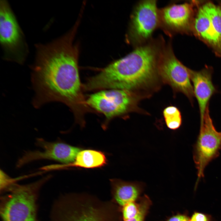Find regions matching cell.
<instances>
[{
	"mask_svg": "<svg viewBox=\"0 0 221 221\" xmlns=\"http://www.w3.org/2000/svg\"><path fill=\"white\" fill-rule=\"evenodd\" d=\"M72 31L46 44L36 45L33 80L37 92L35 105L58 101L68 106L76 122L85 125L84 116L91 110L83 93L79 78V50L73 41Z\"/></svg>",
	"mask_w": 221,
	"mask_h": 221,
	"instance_id": "obj_1",
	"label": "cell"
},
{
	"mask_svg": "<svg viewBox=\"0 0 221 221\" xmlns=\"http://www.w3.org/2000/svg\"><path fill=\"white\" fill-rule=\"evenodd\" d=\"M165 44L162 37H159L135 48L89 78L85 83L86 88L89 91L125 90L141 99L150 97L159 89L162 82L158 64Z\"/></svg>",
	"mask_w": 221,
	"mask_h": 221,
	"instance_id": "obj_2",
	"label": "cell"
},
{
	"mask_svg": "<svg viewBox=\"0 0 221 221\" xmlns=\"http://www.w3.org/2000/svg\"><path fill=\"white\" fill-rule=\"evenodd\" d=\"M50 221H123L120 207L92 194H61L53 202Z\"/></svg>",
	"mask_w": 221,
	"mask_h": 221,
	"instance_id": "obj_3",
	"label": "cell"
},
{
	"mask_svg": "<svg viewBox=\"0 0 221 221\" xmlns=\"http://www.w3.org/2000/svg\"><path fill=\"white\" fill-rule=\"evenodd\" d=\"M51 176L48 175L27 184L16 183L1 194L2 221H39L37 201L41 189Z\"/></svg>",
	"mask_w": 221,
	"mask_h": 221,
	"instance_id": "obj_4",
	"label": "cell"
},
{
	"mask_svg": "<svg viewBox=\"0 0 221 221\" xmlns=\"http://www.w3.org/2000/svg\"><path fill=\"white\" fill-rule=\"evenodd\" d=\"M140 99L129 91L111 89L101 90L91 95L86 103L89 107L105 116L104 128L110 120L116 117L134 112H142L138 105Z\"/></svg>",
	"mask_w": 221,
	"mask_h": 221,
	"instance_id": "obj_5",
	"label": "cell"
},
{
	"mask_svg": "<svg viewBox=\"0 0 221 221\" xmlns=\"http://www.w3.org/2000/svg\"><path fill=\"white\" fill-rule=\"evenodd\" d=\"M0 41L6 60L23 63L28 52L27 44L9 3L4 0L0 2Z\"/></svg>",
	"mask_w": 221,
	"mask_h": 221,
	"instance_id": "obj_6",
	"label": "cell"
},
{
	"mask_svg": "<svg viewBox=\"0 0 221 221\" xmlns=\"http://www.w3.org/2000/svg\"><path fill=\"white\" fill-rule=\"evenodd\" d=\"M158 10L156 0H143L135 6L131 14L126 40L135 48L151 40L159 25Z\"/></svg>",
	"mask_w": 221,
	"mask_h": 221,
	"instance_id": "obj_7",
	"label": "cell"
},
{
	"mask_svg": "<svg viewBox=\"0 0 221 221\" xmlns=\"http://www.w3.org/2000/svg\"><path fill=\"white\" fill-rule=\"evenodd\" d=\"M158 71L162 83L169 85L175 92L183 93L192 102L195 95L189 68L176 57L170 42L165 44L162 50L158 62Z\"/></svg>",
	"mask_w": 221,
	"mask_h": 221,
	"instance_id": "obj_8",
	"label": "cell"
},
{
	"mask_svg": "<svg viewBox=\"0 0 221 221\" xmlns=\"http://www.w3.org/2000/svg\"><path fill=\"white\" fill-rule=\"evenodd\" d=\"M221 150V132L215 129L210 115L207 105L199 134L194 148L193 158L197 169L196 183L204 176L205 167L219 155Z\"/></svg>",
	"mask_w": 221,
	"mask_h": 221,
	"instance_id": "obj_9",
	"label": "cell"
},
{
	"mask_svg": "<svg viewBox=\"0 0 221 221\" xmlns=\"http://www.w3.org/2000/svg\"><path fill=\"white\" fill-rule=\"evenodd\" d=\"M36 144L42 149V150L29 151L25 152L17 161V168H20L34 161L42 159L51 160L68 164L75 161L81 151L79 148L63 142H48L42 138H37Z\"/></svg>",
	"mask_w": 221,
	"mask_h": 221,
	"instance_id": "obj_10",
	"label": "cell"
},
{
	"mask_svg": "<svg viewBox=\"0 0 221 221\" xmlns=\"http://www.w3.org/2000/svg\"><path fill=\"white\" fill-rule=\"evenodd\" d=\"M192 13L191 6L188 3L170 4L159 9V27L172 37L188 29Z\"/></svg>",
	"mask_w": 221,
	"mask_h": 221,
	"instance_id": "obj_11",
	"label": "cell"
},
{
	"mask_svg": "<svg viewBox=\"0 0 221 221\" xmlns=\"http://www.w3.org/2000/svg\"><path fill=\"white\" fill-rule=\"evenodd\" d=\"M190 79L193 85L195 96L199 107L200 122L203 121L208 102L215 91L211 80V69L204 68L199 71H195L189 69Z\"/></svg>",
	"mask_w": 221,
	"mask_h": 221,
	"instance_id": "obj_12",
	"label": "cell"
},
{
	"mask_svg": "<svg viewBox=\"0 0 221 221\" xmlns=\"http://www.w3.org/2000/svg\"><path fill=\"white\" fill-rule=\"evenodd\" d=\"M110 183L111 200L120 207L129 202L137 201L144 188L142 183L118 179H111Z\"/></svg>",
	"mask_w": 221,
	"mask_h": 221,
	"instance_id": "obj_13",
	"label": "cell"
},
{
	"mask_svg": "<svg viewBox=\"0 0 221 221\" xmlns=\"http://www.w3.org/2000/svg\"><path fill=\"white\" fill-rule=\"evenodd\" d=\"M107 160L105 154L100 151L91 149L80 151L72 163L62 165V168L78 167L85 168L101 167L105 165Z\"/></svg>",
	"mask_w": 221,
	"mask_h": 221,
	"instance_id": "obj_14",
	"label": "cell"
},
{
	"mask_svg": "<svg viewBox=\"0 0 221 221\" xmlns=\"http://www.w3.org/2000/svg\"><path fill=\"white\" fill-rule=\"evenodd\" d=\"M195 26L197 32L203 38L215 45H220L209 17L202 7L198 11Z\"/></svg>",
	"mask_w": 221,
	"mask_h": 221,
	"instance_id": "obj_15",
	"label": "cell"
},
{
	"mask_svg": "<svg viewBox=\"0 0 221 221\" xmlns=\"http://www.w3.org/2000/svg\"><path fill=\"white\" fill-rule=\"evenodd\" d=\"M202 7L210 19L212 27L221 45V7L211 3L204 5Z\"/></svg>",
	"mask_w": 221,
	"mask_h": 221,
	"instance_id": "obj_16",
	"label": "cell"
},
{
	"mask_svg": "<svg viewBox=\"0 0 221 221\" xmlns=\"http://www.w3.org/2000/svg\"><path fill=\"white\" fill-rule=\"evenodd\" d=\"M163 114L168 128L175 130L180 127L182 123L181 116L176 107L173 106L167 107L164 110Z\"/></svg>",
	"mask_w": 221,
	"mask_h": 221,
	"instance_id": "obj_17",
	"label": "cell"
},
{
	"mask_svg": "<svg viewBox=\"0 0 221 221\" xmlns=\"http://www.w3.org/2000/svg\"><path fill=\"white\" fill-rule=\"evenodd\" d=\"M139 204V210L133 218L125 221H145L149 210L152 205V201L147 195L141 196L138 200Z\"/></svg>",
	"mask_w": 221,
	"mask_h": 221,
	"instance_id": "obj_18",
	"label": "cell"
},
{
	"mask_svg": "<svg viewBox=\"0 0 221 221\" xmlns=\"http://www.w3.org/2000/svg\"><path fill=\"white\" fill-rule=\"evenodd\" d=\"M137 201L129 202L120 207L123 221L133 218L138 212L139 204Z\"/></svg>",
	"mask_w": 221,
	"mask_h": 221,
	"instance_id": "obj_19",
	"label": "cell"
},
{
	"mask_svg": "<svg viewBox=\"0 0 221 221\" xmlns=\"http://www.w3.org/2000/svg\"><path fill=\"white\" fill-rule=\"evenodd\" d=\"M189 221H212V219L209 215L195 211L190 218Z\"/></svg>",
	"mask_w": 221,
	"mask_h": 221,
	"instance_id": "obj_20",
	"label": "cell"
},
{
	"mask_svg": "<svg viewBox=\"0 0 221 221\" xmlns=\"http://www.w3.org/2000/svg\"><path fill=\"white\" fill-rule=\"evenodd\" d=\"M190 218L186 214H177L165 221H189Z\"/></svg>",
	"mask_w": 221,
	"mask_h": 221,
	"instance_id": "obj_21",
	"label": "cell"
}]
</instances>
